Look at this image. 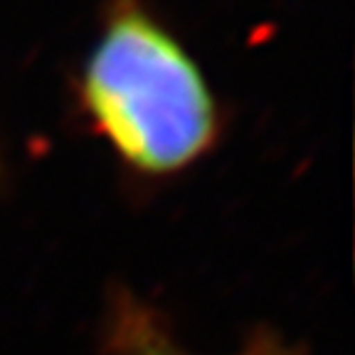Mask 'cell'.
Here are the masks:
<instances>
[{"mask_svg":"<svg viewBox=\"0 0 355 355\" xmlns=\"http://www.w3.org/2000/svg\"><path fill=\"white\" fill-rule=\"evenodd\" d=\"M96 131L144 173H173L215 141L217 111L193 57L136 3H119L82 72Z\"/></svg>","mask_w":355,"mask_h":355,"instance_id":"1","label":"cell"},{"mask_svg":"<svg viewBox=\"0 0 355 355\" xmlns=\"http://www.w3.org/2000/svg\"><path fill=\"white\" fill-rule=\"evenodd\" d=\"M111 355H193L171 336L161 318L123 296L111 326ZM239 355H296L272 336H259Z\"/></svg>","mask_w":355,"mask_h":355,"instance_id":"2","label":"cell"}]
</instances>
